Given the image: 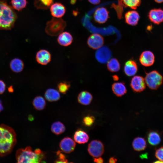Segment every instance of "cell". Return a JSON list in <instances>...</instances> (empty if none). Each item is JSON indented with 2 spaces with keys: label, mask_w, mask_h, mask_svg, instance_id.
<instances>
[{
  "label": "cell",
  "mask_w": 163,
  "mask_h": 163,
  "mask_svg": "<svg viewBox=\"0 0 163 163\" xmlns=\"http://www.w3.org/2000/svg\"><path fill=\"white\" fill-rule=\"evenodd\" d=\"M117 159L114 157H111L109 159V162L110 163H115L117 161Z\"/></svg>",
  "instance_id": "cell-40"
},
{
  "label": "cell",
  "mask_w": 163,
  "mask_h": 163,
  "mask_svg": "<svg viewBox=\"0 0 163 163\" xmlns=\"http://www.w3.org/2000/svg\"><path fill=\"white\" fill-rule=\"evenodd\" d=\"M97 158H94L93 161L94 162L97 163H102L103 162L104 160L102 158L100 157Z\"/></svg>",
  "instance_id": "cell-38"
},
{
  "label": "cell",
  "mask_w": 163,
  "mask_h": 163,
  "mask_svg": "<svg viewBox=\"0 0 163 163\" xmlns=\"http://www.w3.org/2000/svg\"><path fill=\"white\" fill-rule=\"evenodd\" d=\"M112 56L110 50L107 47L102 46L97 50L95 53L96 60L101 63H105L109 61Z\"/></svg>",
  "instance_id": "cell-7"
},
{
  "label": "cell",
  "mask_w": 163,
  "mask_h": 163,
  "mask_svg": "<svg viewBox=\"0 0 163 163\" xmlns=\"http://www.w3.org/2000/svg\"><path fill=\"white\" fill-rule=\"evenodd\" d=\"M6 88V85L4 82L0 80V94L3 93L5 90Z\"/></svg>",
  "instance_id": "cell-37"
},
{
  "label": "cell",
  "mask_w": 163,
  "mask_h": 163,
  "mask_svg": "<svg viewBox=\"0 0 163 163\" xmlns=\"http://www.w3.org/2000/svg\"><path fill=\"white\" fill-rule=\"evenodd\" d=\"M107 66L108 70L112 72H117L120 69V63L115 58L110 59L107 62Z\"/></svg>",
  "instance_id": "cell-25"
},
{
  "label": "cell",
  "mask_w": 163,
  "mask_h": 163,
  "mask_svg": "<svg viewBox=\"0 0 163 163\" xmlns=\"http://www.w3.org/2000/svg\"><path fill=\"white\" fill-rule=\"evenodd\" d=\"M94 118L92 116H87L85 117L83 119V122L87 126H91L94 122Z\"/></svg>",
  "instance_id": "cell-33"
},
{
  "label": "cell",
  "mask_w": 163,
  "mask_h": 163,
  "mask_svg": "<svg viewBox=\"0 0 163 163\" xmlns=\"http://www.w3.org/2000/svg\"><path fill=\"white\" fill-rule=\"evenodd\" d=\"M163 78L157 71L154 70L147 73L145 76V83L149 88L152 90L158 88L161 85Z\"/></svg>",
  "instance_id": "cell-5"
},
{
  "label": "cell",
  "mask_w": 163,
  "mask_h": 163,
  "mask_svg": "<svg viewBox=\"0 0 163 163\" xmlns=\"http://www.w3.org/2000/svg\"><path fill=\"white\" fill-rule=\"evenodd\" d=\"M58 158L55 161L56 163H67L68 160L66 159L65 155L62 153L60 151H58L56 152Z\"/></svg>",
  "instance_id": "cell-32"
},
{
  "label": "cell",
  "mask_w": 163,
  "mask_h": 163,
  "mask_svg": "<svg viewBox=\"0 0 163 163\" xmlns=\"http://www.w3.org/2000/svg\"><path fill=\"white\" fill-rule=\"evenodd\" d=\"M65 129L66 128L64 125L59 121L54 122L51 126L52 132L56 135H59L63 133Z\"/></svg>",
  "instance_id": "cell-27"
},
{
  "label": "cell",
  "mask_w": 163,
  "mask_h": 163,
  "mask_svg": "<svg viewBox=\"0 0 163 163\" xmlns=\"http://www.w3.org/2000/svg\"><path fill=\"white\" fill-rule=\"evenodd\" d=\"M140 18L138 13L135 11H130L125 14V19L126 23L132 26L137 24Z\"/></svg>",
  "instance_id": "cell-17"
},
{
  "label": "cell",
  "mask_w": 163,
  "mask_h": 163,
  "mask_svg": "<svg viewBox=\"0 0 163 163\" xmlns=\"http://www.w3.org/2000/svg\"><path fill=\"white\" fill-rule=\"evenodd\" d=\"M142 0H120V3L124 8L129 7L135 9L140 5Z\"/></svg>",
  "instance_id": "cell-29"
},
{
  "label": "cell",
  "mask_w": 163,
  "mask_h": 163,
  "mask_svg": "<svg viewBox=\"0 0 163 163\" xmlns=\"http://www.w3.org/2000/svg\"><path fill=\"white\" fill-rule=\"evenodd\" d=\"M51 15L56 18H60L65 13L66 10L64 6L62 4L56 2L52 5L50 8Z\"/></svg>",
  "instance_id": "cell-16"
},
{
  "label": "cell",
  "mask_w": 163,
  "mask_h": 163,
  "mask_svg": "<svg viewBox=\"0 0 163 163\" xmlns=\"http://www.w3.org/2000/svg\"><path fill=\"white\" fill-rule=\"evenodd\" d=\"M16 142V134L14 130L7 125H0V156H5L9 154Z\"/></svg>",
  "instance_id": "cell-1"
},
{
  "label": "cell",
  "mask_w": 163,
  "mask_h": 163,
  "mask_svg": "<svg viewBox=\"0 0 163 163\" xmlns=\"http://www.w3.org/2000/svg\"><path fill=\"white\" fill-rule=\"evenodd\" d=\"M41 3L48 8L53 3V0H40Z\"/></svg>",
  "instance_id": "cell-36"
},
{
  "label": "cell",
  "mask_w": 163,
  "mask_h": 163,
  "mask_svg": "<svg viewBox=\"0 0 163 163\" xmlns=\"http://www.w3.org/2000/svg\"><path fill=\"white\" fill-rule=\"evenodd\" d=\"M17 17L13 8L5 1L0 0V29H11L14 27Z\"/></svg>",
  "instance_id": "cell-2"
},
{
  "label": "cell",
  "mask_w": 163,
  "mask_h": 163,
  "mask_svg": "<svg viewBox=\"0 0 163 163\" xmlns=\"http://www.w3.org/2000/svg\"><path fill=\"white\" fill-rule=\"evenodd\" d=\"M88 151L92 157L97 158L101 156L104 152V146L102 142L97 140H93L88 144Z\"/></svg>",
  "instance_id": "cell-6"
},
{
  "label": "cell",
  "mask_w": 163,
  "mask_h": 163,
  "mask_svg": "<svg viewBox=\"0 0 163 163\" xmlns=\"http://www.w3.org/2000/svg\"><path fill=\"white\" fill-rule=\"evenodd\" d=\"M74 139L78 144H84L88 142L89 137L87 133L83 130L78 129L74 135Z\"/></svg>",
  "instance_id": "cell-22"
},
{
  "label": "cell",
  "mask_w": 163,
  "mask_h": 163,
  "mask_svg": "<svg viewBox=\"0 0 163 163\" xmlns=\"http://www.w3.org/2000/svg\"><path fill=\"white\" fill-rule=\"evenodd\" d=\"M3 109V107L1 101L0 100V112Z\"/></svg>",
  "instance_id": "cell-43"
},
{
  "label": "cell",
  "mask_w": 163,
  "mask_h": 163,
  "mask_svg": "<svg viewBox=\"0 0 163 163\" xmlns=\"http://www.w3.org/2000/svg\"><path fill=\"white\" fill-rule=\"evenodd\" d=\"M89 2L92 4L94 5H97L99 4L101 0H88Z\"/></svg>",
  "instance_id": "cell-39"
},
{
  "label": "cell",
  "mask_w": 163,
  "mask_h": 163,
  "mask_svg": "<svg viewBox=\"0 0 163 163\" xmlns=\"http://www.w3.org/2000/svg\"><path fill=\"white\" fill-rule=\"evenodd\" d=\"M138 69V66L136 62L133 59H129L125 63L123 70L127 76L130 77L136 74Z\"/></svg>",
  "instance_id": "cell-15"
},
{
  "label": "cell",
  "mask_w": 163,
  "mask_h": 163,
  "mask_svg": "<svg viewBox=\"0 0 163 163\" xmlns=\"http://www.w3.org/2000/svg\"><path fill=\"white\" fill-rule=\"evenodd\" d=\"M16 158L17 163H39L45 158V154L39 149L33 151L27 146L24 149H20L16 152Z\"/></svg>",
  "instance_id": "cell-3"
},
{
  "label": "cell",
  "mask_w": 163,
  "mask_h": 163,
  "mask_svg": "<svg viewBox=\"0 0 163 163\" xmlns=\"http://www.w3.org/2000/svg\"><path fill=\"white\" fill-rule=\"evenodd\" d=\"M148 17L150 21L156 24L163 21V10L161 8H155L150 11Z\"/></svg>",
  "instance_id": "cell-14"
},
{
  "label": "cell",
  "mask_w": 163,
  "mask_h": 163,
  "mask_svg": "<svg viewBox=\"0 0 163 163\" xmlns=\"http://www.w3.org/2000/svg\"><path fill=\"white\" fill-rule=\"evenodd\" d=\"M148 140L151 145L155 146L158 145L161 141L159 134L156 132H150L148 135Z\"/></svg>",
  "instance_id": "cell-26"
},
{
  "label": "cell",
  "mask_w": 163,
  "mask_h": 163,
  "mask_svg": "<svg viewBox=\"0 0 163 163\" xmlns=\"http://www.w3.org/2000/svg\"><path fill=\"white\" fill-rule=\"evenodd\" d=\"M10 67L13 71L15 72H19L23 69L24 63L20 59L15 58L11 62Z\"/></svg>",
  "instance_id": "cell-24"
},
{
  "label": "cell",
  "mask_w": 163,
  "mask_h": 163,
  "mask_svg": "<svg viewBox=\"0 0 163 163\" xmlns=\"http://www.w3.org/2000/svg\"><path fill=\"white\" fill-rule=\"evenodd\" d=\"M73 14L75 16H76L77 15L78 12L76 11H73Z\"/></svg>",
  "instance_id": "cell-46"
},
{
  "label": "cell",
  "mask_w": 163,
  "mask_h": 163,
  "mask_svg": "<svg viewBox=\"0 0 163 163\" xmlns=\"http://www.w3.org/2000/svg\"><path fill=\"white\" fill-rule=\"evenodd\" d=\"M132 146L135 150L141 151L145 149L146 147V142L144 138L137 137L133 140Z\"/></svg>",
  "instance_id": "cell-23"
},
{
  "label": "cell",
  "mask_w": 163,
  "mask_h": 163,
  "mask_svg": "<svg viewBox=\"0 0 163 163\" xmlns=\"http://www.w3.org/2000/svg\"><path fill=\"white\" fill-rule=\"evenodd\" d=\"M36 59L37 62L39 64L42 65H46L51 60V54L47 50H40L36 53Z\"/></svg>",
  "instance_id": "cell-13"
},
{
  "label": "cell",
  "mask_w": 163,
  "mask_h": 163,
  "mask_svg": "<svg viewBox=\"0 0 163 163\" xmlns=\"http://www.w3.org/2000/svg\"><path fill=\"white\" fill-rule=\"evenodd\" d=\"M92 99L93 96L91 94L86 91H81L77 97L78 102L82 105H85L89 104Z\"/></svg>",
  "instance_id": "cell-20"
},
{
  "label": "cell",
  "mask_w": 163,
  "mask_h": 163,
  "mask_svg": "<svg viewBox=\"0 0 163 163\" xmlns=\"http://www.w3.org/2000/svg\"><path fill=\"white\" fill-rule=\"evenodd\" d=\"M11 4L13 8L20 11L26 7L27 2V0H11Z\"/></svg>",
  "instance_id": "cell-30"
},
{
  "label": "cell",
  "mask_w": 163,
  "mask_h": 163,
  "mask_svg": "<svg viewBox=\"0 0 163 163\" xmlns=\"http://www.w3.org/2000/svg\"><path fill=\"white\" fill-rule=\"evenodd\" d=\"M113 79L115 81H117L119 79L117 75H114L113 76Z\"/></svg>",
  "instance_id": "cell-41"
},
{
  "label": "cell",
  "mask_w": 163,
  "mask_h": 163,
  "mask_svg": "<svg viewBox=\"0 0 163 163\" xmlns=\"http://www.w3.org/2000/svg\"><path fill=\"white\" fill-rule=\"evenodd\" d=\"M70 3L72 5L75 4L76 2V0H70Z\"/></svg>",
  "instance_id": "cell-42"
},
{
  "label": "cell",
  "mask_w": 163,
  "mask_h": 163,
  "mask_svg": "<svg viewBox=\"0 0 163 163\" xmlns=\"http://www.w3.org/2000/svg\"><path fill=\"white\" fill-rule=\"evenodd\" d=\"M155 155L159 161L163 162V146L159 148L156 150Z\"/></svg>",
  "instance_id": "cell-34"
},
{
  "label": "cell",
  "mask_w": 163,
  "mask_h": 163,
  "mask_svg": "<svg viewBox=\"0 0 163 163\" xmlns=\"http://www.w3.org/2000/svg\"><path fill=\"white\" fill-rule=\"evenodd\" d=\"M73 40L72 35L67 32H64L60 34L57 39L59 44L64 46H67L70 45Z\"/></svg>",
  "instance_id": "cell-19"
},
{
  "label": "cell",
  "mask_w": 163,
  "mask_h": 163,
  "mask_svg": "<svg viewBox=\"0 0 163 163\" xmlns=\"http://www.w3.org/2000/svg\"><path fill=\"white\" fill-rule=\"evenodd\" d=\"M34 5L37 8L40 9H46L48 8L43 5L40 0H36L35 1Z\"/></svg>",
  "instance_id": "cell-35"
},
{
  "label": "cell",
  "mask_w": 163,
  "mask_h": 163,
  "mask_svg": "<svg viewBox=\"0 0 163 163\" xmlns=\"http://www.w3.org/2000/svg\"><path fill=\"white\" fill-rule=\"evenodd\" d=\"M44 96L46 99L50 102L57 101L60 98L59 92L56 90L52 88H49L46 91Z\"/></svg>",
  "instance_id": "cell-21"
},
{
  "label": "cell",
  "mask_w": 163,
  "mask_h": 163,
  "mask_svg": "<svg viewBox=\"0 0 163 163\" xmlns=\"http://www.w3.org/2000/svg\"><path fill=\"white\" fill-rule=\"evenodd\" d=\"M95 21L100 24L105 23L109 18V13L105 8H99L95 11L94 15Z\"/></svg>",
  "instance_id": "cell-11"
},
{
  "label": "cell",
  "mask_w": 163,
  "mask_h": 163,
  "mask_svg": "<svg viewBox=\"0 0 163 163\" xmlns=\"http://www.w3.org/2000/svg\"><path fill=\"white\" fill-rule=\"evenodd\" d=\"M139 60L142 66L148 67L152 66L155 62V56L153 53L150 51H143L139 57Z\"/></svg>",
  "instance_id": "cell-12"
},
{
  "label": "cell",
  "mask_w": 163,
  "mask_h": 163,
  "mask_svg": "<svg viewBox=\"0 0 163 163\" xmlns=\"http://www.w3.org/2000/svg\"><path fill=\"white\" fill-rule=\"evenodd\" d=\"M111 89L113 93L117 97H121L127 92V89L123 82H116L112 85Z\"/></svg>",
  "instance_id": "cell-18"
},
{
  "label": "cell",
  "mask_w": 163,
  "mask_h": 163,
  "mask_svg": "<svg viewBox=\"0 0 163 163\" xmlns=\"http://www.w3.org/2000/svg\"><path fill=\"white\" fill-rule=\"evenodd\" d=\"M76 144L74 141L71 138L66 137L63 138L59 144V147L63 152L69 153L74 150Z\"/></svg>",
  "instance_id": "cell-10"
},
{
  "label": "cell",
  "mask_w": 163,
  "mask_h": 163,
  "mask_svg": "<svg viewBox=\"0 0 163 163\" xmlns=\"http://www.w3.org/2000/svg\"><path fill=\"white\" fill-rule=\"evenodd\" d=\"M32 104L34 108L39 110H43L46 105L45 100L42 97L40 96H37L34 98Z\"/></svg>",
  "instance_id": "cell-28"
},
{
  "label": "cell",
  "mask_w": 163,
  "mask_h": 163,
  "mask_svg": "<svg viewBox=\"0 0 163 163\" xmlns=\"http://www.w3.org/2000/svg\"><path fill=\"white\" fill-rule=\"evenodd\" d=\"M8 91L9 92H12L13 91V89L12 87L11 86L8 88Z\"/></svg>",
  "instance_id": "cell-45"
},
{
  "label": "cell",
  "mask_w": 163,
  "mask_h": 163,
  "mask_svg": "<svg viewBox=\"0 0 163 163\" xmlns=\"http://www.w3.org/2000/svg\"><path fill=\"white\" fill-rule=\"evenodd\" d=\"M130 86L132 90L135 92H141L145 88V80L141 76H134L131 80Z\"/></svg>",
  "instance_id": "cell-9"
},
{
  "label": "cell",
  "mask_w": 163,
  "mask_h": 163,
  "mask_svg": "<svg viewBox=\"0 0 163 163\" xmlns=\"http://www.w3.org/2000/svg\"><path fill=\"white\" fill-rule=\"evenodd\" d=\"M70 87V82L66 81H62L59 83L57 88L59 91L63 94H65Z\"/></svg>",
  "instance_id": "cell-31"
},
{
  "label": "cell",
  "mask_w": 163,
  "mask_h": 163,
  "mask_svg": "<svg viewBox=\"0 0 163 163\" xmlns=\"http://www.w3.org/2000/svg\"><path fill=\"white\" fill-rule=\"evenodd\" d=\"M155 1L158 3H161L163 2V0H154Z\"/></svg>",
  "instance_id": "cell-44"
},
{
  "label": "cell",
  "mask_w": 163,
  "mask_h": 163,
  "mask_svg": "<svg viewBox=\"0 0 163 163\" xmlns=\"http://www.w3.org/2000/svg\"><path fill=\"white\" fill-rule=\"evenodd\" d=\"M66 26L65 21L62 19L53 18L47 23L45 31L50 36H57L62 33Z\"/></svg>",
  "instance_id": "cell-4"
},
{
  "label": "cell",
  "mask_w": 163,
  "mask_h": 163,
  "mask_svg": "<svg viewBox=\"0 0 163 163\" xmlns=\"http://www.w3.org/2000/svg\"><path fill=\"white\" fill-rule=\"evenodd\" d=\"M87 43L91 49L97 50L103 46L104 43V39L100 34H93L88 38Z\"/></svg>",
  "instance_id": "cell-8"
}]
</instances>
